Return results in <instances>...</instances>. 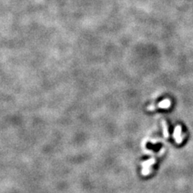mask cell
<instances>
[{"label": "cell", "instance_id": "6da1fadb", "mask_svg": "<svg viewBox=\"0 0 193 193\" xmlns=\"http://www.w3.org/2000/svg\"><path fill=\"white\" fill-rule=\"evenodd\" d=\"M154 163V159L151 158L150 160H147L142 163L143 168H142V175H147L150 173V167L151 164H153Z\"/></svg>", "mask_w": 193, "mask_h": 193}]
</instances>
